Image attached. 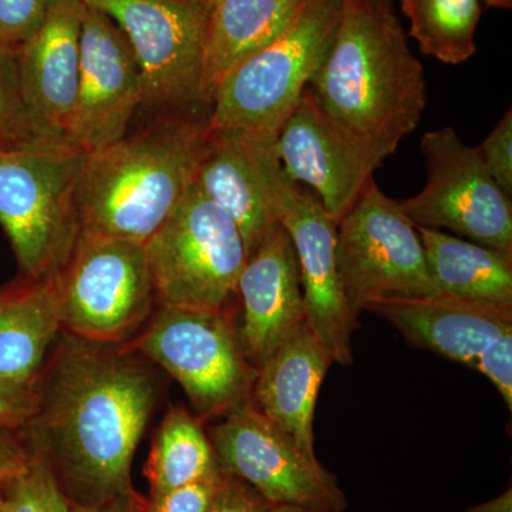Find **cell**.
I'll return each instance as SVG.
<instances>
[{
    "label": "cell",
    "mask_w": 512,
    "mask_h": 512,
    "mask_svg": "<svg viewBox=\"0 0 512 512\" xmlns=\"http://www.w3.org/2000/svg\"><path fill=\"white\" fill-rule=\"evenodd\" d=\"M150 360L126 345L60 333L35 383L37 410L18 436L76 507L136 493L134 453L160 399Z\"/></svg>",
    "instance_id": "1"
},
{
    "label": "cell",
    "mask_w": 512,
    "mask_h": 512,
    "mask_svg": "<svg viewBox=\"0 0 512 512\" xmlns=\"http://www.w3.org/2000/svg\"><path fill=\"white\" fill-rule=\"evenodd\" d=\"M308 87L335 126L377 163L396 153L426 111L427 83L393 0H343Z\"/></svg>",
    "instance_id": "2"
},
{
    "label": "cell",
    "mask_w": 512,
    "mask_h": 512,
    "mask_svg": "<svg viewBox=\"0 0 512 512\" xmlns=\"http://www.w3.org/2000/svg\"><path fill=\"white\" fill-rule=\"evenodd\" d=\"M208 116H164L86 154L79 185L82 235L146 245L188 191Z\"/></svg>",
    "instance_id": "3"
},
{
    "label": "cell",
    "mask_w": 512,
    "mask_h": 512,
    "mask_svg": "<svg viewBox=\"0 0 512 512\" xmlns=\"http://www.w3.org/2000/svg\"><path fill=\"white\" fill-rule=\"evenodd\" d=\"M342 6L343 0H305L278 39L215 87L208 131L278 137L328 52Z\"/></svg>",
    "instance_id": "4"
},
{
    "label": "cell",
    "mask_w": 512,
    "mask_h": 512,
    "mask_svg": "<svg viewBox=\"0 0 512 512\" xmlns=\"http://www.w3.org/2000/svg\"><path fill=\"white\" fill-rule=\"evenodd\" d=\"M84 158L74 148L0 150V225L20 275L55 279L72 258Z\"/></svg>",
    "instance_id": "5"
},
{
    "label": "cell",
    "mask_w": 512,
    "mask_h": 512,
    "mask_svg": "<svg viewBox=\"0 0 512 512\" xmlns=\"http://www.w3.org/2000/svg\"><path fill=\"white\" fill-rule=\"evenodd\" d=\"M126 35L143 77L137 116H210L205 92V37L211 9L204 0H83Z\"/></svg>",
    "instance_id": "6"
},
{
    "label": "cell",
    "mask_w": 512,
    "mask_h": 512,
    "mask_svg": "<svg viewBox=\"0 0 512 512\" xmlns=\"http://www.w3.org/2000/svg\"><path fill=\"white\" fill-rule=\"evenodd\" d=\"M146 251L158 306L231 311L247 249L235 222L195 178Z\"/></svg>",
    "instance_id": "7"
},
{
    "label": "cell",
    "mask_w": 512,
    "mask_h": 512,
    "mask_svg": "<svg viewBox=\"0 0 512 512\" xmlns=\"http://www.w3.org/2000/svg\"><path fill=\"white\" fill-rule=\"evenodd\" d=\"M276 222L288 232L299 271L306 323L340 366L353 363L352 336L359 328L340 286L336 266L338 224L318 198L305 194L285 174L276 151V138L241 133Z\"/></svg>",
    "instance_id": "8"
},
{
    "label": "cell",
    "mask_w": 512,
    "mask_h": 512,
    "mask_svg": "<svg viewBox=\"0 0 512 512\" xmlns=\"http://www.w3.org/2000/svg\"><path fill=\"white\" fill-rule=\"evenodd\" d=\"M124 345L177 380L201 421L251 399L258 370L242 352L232 311L160 306Z\"/></svg>",
    "instance_id": "9"
},
{
    "label": "cell",
    "mask_w": 512,
    "mask_h": 512,
    "mask_svg": "<svg viewBox=\"0 0 512 512\" xmlns=\"http://www.w3.org/2000/svg\"><path fill=\"white\" fill-rule=\"evenodd\" d=\"M63 332L90 342L123 345L157 302L146 245L82 235L55 278Z\"/></svg>",
    "instance_id": "10"
},
{
    "label": "cell",
    "mask_w": 512,
    "mask_h": 512,
    "mask_svg": "<svg viewBox=\"0 0 512 512\" xmlns=\"http://www.w3.org/2000/svg\"><path fill=\"white\" fill-rule=\"evenodd\" d=\"M336 266L346 303L357 318L379 299L439 293L416 225L375 178L338 224Z\"/></svg>",
    "instance_id": "11"
},
{
    "label": "cell",
    "mask_w": 512,
    "mask_h": 512,
    "mask_svg": "<svg viewBox=\"0 0 512 512\" xmlns=\"http://www.w3.org/2000/svg\"><path fill=\"white\" fill-rule=\"evenodd\" d=\"M427 180L423 190L399 201L416 227L450 229L471 242L512 254V201L493 180L477 147L453 127L421 138Z\"/></svg>",
    "instance_id": "12"
},
{
    "label": "cell",
    "mask_w": 512,
    "mask_h": 512,
    "mask_svg": "<svg viewBox=\"0 0 512 512\" xmlns=\"http://www.w3.org/2000/svg\"><path fill=\"white\" fill-rule=\"evenodd\" d=\"M222 474L251 485L271 504H292L329 512H345L348 497L338 477L299 448L272 423L252 399L229 410L210 433Z\"/></svg>",
    "instance_id": "13"
},
{
    "label": "cell",
    "mask_w": 512,
    "mask_h": 512,
    "mask_svg": "<svg viewBox=\"0 0 512 512\" xmlns=\"http://www.w3.org/2000/svg\"><path fill=\"white\" fill-rule=\"evenodd\" d=\"M143 101V77L123 30L87 6L80 33L79 83L69 144L94 153L130 131Z\"/></svg>",
    "instance_id": "14"
},
{
    "label": "cell",
    "mask_w": 512,
    "mask_h": 512,
    "mask_svg": "<svg viewBox=\"0 0 512 512\" xmlns=\"http://www.w3.org/2000/svg\"><path fill=\"white\" fill-rule=\"evenodd\" d=\"M276 151L285 174L311 185L336 224L382 167L335 126L309 87L282 124Z\"/></svg>",
    "instance_id": "15"
},
{
    "label": "cell",
    "mask_w": 512,
    "mask_h": 512,
    "mask_svg": "<svg viewBox=\"0 0 512 512\" xmlns=\"http://www.w3.org/2000/svg\"><path fill=\"white\" fill-rule=\"evenodd\" d=\"M83 0H49L46 18L18 52L23 101L37 136L49 148L69 144L77 83Z\"/></svg>",
    "instance_id": "16"
},
{
    "label": "cell",
    "mask_w": 512,
    "mask_h": 512,
    "mask_svg": "<svg viewBox=\"0 0 512 512\" xmlns=\"http://www.w3.org/2000/svg\"><path fill=\"white\" fill-rule=\"evenodd\" d=\"M238 298L239 343L249 365L259 370L306 325L298 258L281 225L249 256L239 276Z\"/></svg>",
    "instance_id": "17"
},
{
    "label": "cell",
    "mask_w": 512,
    "mask_h": 512,
    "mask_svg": "<svg viewBox=\"0 0 512 512\" xmlns=\"http://www.w3.org/2000/svg\"><path fill=\"white\" fill-rule=\"evenodd\" d=\"M365 311L382 316L413 346L470 367L491 340L512 329V308L441 292L426 298L379 299Z\"/></svg>",
    "instance_id": "18"
},
{
    "label": "cell",
    "mask_w": 512,
    "mask_h": 512,
    "mask_svg": "<svg viewBox=\"0 0 512 512\" xmlns=\"http://www.w3.org/2000/svg\"><path fill=\"white\" fill-rule=\"evenodd\" d=\"M332 363L329 350L306 323L258 370L251 394L255 406L315 460L316 400Z\"/></svg>",
    "instance_id": "19"
},
{
    "label": "cell",
    "mask_w": 512,
    "mask_h": 512,
    "mask_svg": "<svg viewBox=\"0 0 512 512\" xmlns=\"http://www.w3.org/2000/svg\"><path fill=\"white\" fill-rule=\"evenodd\" d=\"M62 332L55 279L0 286V380L35 387Z\"/></svg>",
    "instance_id": "20"
},
{
    "label": "cell",
    "mask_w": 512,
    "mask_h": 512,
    "mask_svg": "<svg viewBox=\"0 0 512 512\" xmlns=\"http://www.w3.org/2000/svg\"><path fill=\"white\" fill-rule=\"evenodd\" d=\"M195 183L232 218L244 239L248 258L252 256L278 222L245 137L235 131H208Z\"/></svg>",
    "instance_id": "21"
},
{
    "label": "cell",
    "mask_w": 512,
    "mask_h": 512,
    "mask_svg": "<svg viewBox=\"0 0 512 512\" xmlns=\"http://www.w3.org/2000/svg\"><path fill=\"white\" fill-rule=\"evenodd\" d=\"M305 0H221L208 19L204 84L212 103L215 87L232 69L282 35Z\"/></svg>",
    "instance_id": "22"
},
{
    "label": "cell",
    "mask_w": 512,
    "mask_h": 512,
    "mask_svg": "<svg viewBox=\"0 0 512 512\" xmlns=\"http://www.w3.org/2000/svg\"><path fill=\"white\" fill-rule=\"evenodd\" d=\"M416 229L439 292L512 308V254L437 229Z\"/></svg>",
    "instance_id": "23"
},
{
    "label": "cell",
    "mask_w": 512,
    "mask_h": 512,
    "mask_svg": "<svg viewBox=\"0 0 512 512\" xmlns=\"http://www.w3.org/2000/svg\"><path fill=\"white\" fill-rule=\"evenodd\" d=\"M220 474L214 448L202 429L201 420L184 407L168 410L154 434L148 456L147 500H156L184 485Z\"/></svg>",
    "instance_id": "24"
},
{
    "label": "cell",
    "mask_w": 512,
    "mask_h": 512,
    "mask_svg": "<svg viewBox=\"0 0 512 512\" xmlns=\"http://www.w3.org/2000/svg\"><path fill=\"white\" fill-rule=\"evenodd\" d=\"M409 19V35L423 55L446 64H461L476 55L480 0H400Z\"/></svg>",
    "instance_id": "25"
},
{
    "label": "cell",
    "mask_w": 512,
    "mask_h": 512,
    "mask_svg": "<svg viewBox=\"0 0 512 512\" xmlns=\"http://www.w3.org/2000/svg\"><path fill=\"white\" fill-rule=\"evenodd\" d=\"M49 148L37 136L20 89L18 52L0 46V150Z\"/></svg>",
    "instance_id": "26"
},
{
    "label": "cell",
    "mask_w": 512,
    "mask_h": 512,
    "mask_svg": "<svg viewBox=\"0 0 512 512\" xmlns=\"http://www.w3.org/2000/svg\"><path fill=\"white\" fill-rule=\"evenodd\" d=\"M0 495L8 512H73L50 468L33 454L25 471L0 481Z\"/></svg>",
    "instance_id": "27"
},
{
    "label": "cell",
    "mask_w": 512,
    "mask_h": 512,
    "mask_svg": "<svg viewBox=\"0 0 512 512\" xmlns=\"http://www.w3.org/2000/svg\"><path fill=\"white\" fill-rule=\"evenodd\" d=\"M49 0H0V46L19 52L46 18Z\"/></svg>",
    "instance_id": "28"
},
{
    "label": "cell",
    "mask_w": 512,
    "mask_h": 512,
    "mask_svg": "<svg viewBox=\"0 0 512 512\" xmlns=\"http://www.w3.org/2000/svg\"><path fill=\"white\" fill-rule=\"evenodd\" d=\"M481 160L498 187L512 197V111H505L497 126L477 147Z\"/></svg>",
    "instance_id": "29"
},
{
    "label": "cell",
    "mask_w": 512,
    "mask_h": 512,
    "mask_svg": "<svg viewBox=\"0 0 512 512\" xmlns=\"http://www.w3.org/2000/svg\"><path fill=\"white\" fill-rule=\"evenodd\" d=\"M471 367L497 387L508 410H512V329L491 340Z\"/></svg>",
    "instance_id": "30"
},
{
    "label": "cell",
    "mask_w": 512,
    "mask_h": 512,
    "mask_svg": "<svg viewBox=\"0 0 512 512\" xmlns=\"http://www.w3.org/2000/svg\"><path fill=\"white\" fill-rule=\"evenodd\" d=\"M222 476L224 474L195 481L156 500L146 498V512H207L220 488Z\"/></svg>",
    "instance_id": "31"
},
{
    "label": "cell",
    "mask_w": 512,
    "mask_h": 512,
    "mask_svg": "<svg viewBox=\"0 0 512 512\" xmlns=\"http://www.w3.org/2000/svg\"><path fill=\"white\" fill-rule=\"evenodd\" d=\"M35 387L0 380V430L18 434L36 414Z\"/></svg>",
    "instance_id": "32"
},
{
    "label": "cell",
    "mask_w": 512,
    "mask_h": 512,
    "mask_svg": "<svg viewBox=\"0 0 512 512\" xmlns=\"http://www.w3.org/2000/svg\"><path fill=\"white\" fill-rule=\"evenodd\" d=\"M272 505L245 481L224 474L207 512H266Z\"/></svg>",
    "instance_id": "33"
},
{
    "label": "cell",
    "mask_w": 512,
    "mask_h": 512,
    "mask_svg": "<svg viewBox=\"0 0 512 512\" xmlns=\"http://www.w3.org/2000/svg\"><path fill=\"white\" fill-rule=\"evenodd\" d=\"M29 460L28 447L18 434L0 430V481L25 471Z\"/></svg>",
    "instance_id": "34"
},
{
    "label": "cell",
    "mask_w": 512,
    "mask_h": 512,
    "mask_svg": "<svg viewBox=\"0 0 512 512\" xmlns=\"http://www.w3.org/2000/svg\"><path fill=\"white\" fill-rule=\"evenodd\" d=\"M146 498L134 493L124 497L114 498L107 503L93 505V507H76L72 505L73 512H146Z\"/></svg>",
    "instance_id": "35"
},
{
    "label": "cell",
    "mask_w": 512,
    "mask_h": 512,
    "mask_svg": "<svg viewBox=\"0 0 512 512\" xmlns=\"http://www.w3.org/2000/svg\"><path fill=\"white\" fill-rule=\"evenodd\" d=\"M463 512H512V488L508 487L493 500L474 505Z\"/></svg>",
    "instance_id": "36"
},
{
    "label": "cell",
    "mask_w": 512,
    "mask_h": 512,
    "mask_svg": "<svg viewBox=\"0 0 512 512\" xmlns=\"http://www.w3.org/2000/svg\"><path fill=\"white\" fill-rule=\"evenodd\" d=\"M266 512H329L322 510H313V508L301 507V505L275 504Z\"/></svg>",
    "instance_id": "37"
},
{
    "label": "cell",
    "mask_w": 512,
    "mask_h": 512,
    "mask_svg": "<svg viewBox=\"0 0 512 512\" xmlns=\"http://www.w3.org/2000/svg\"><path fill=\"white\" fill-rule=\"evenodd\" d=\"M488 8L511 9L512 0H484Z\"/></svg>",
    "instance_id": "38"
},
{
    "label": "cell",
    "mask_w": 512,
    "mask_h": 512,
    "mask_svg": "<svg viewBox=\"0 0 512 512\" xmlns=\"http://www.w3.org/2000/svg\"><path fill=\"white\" fill-rule=\"evenodd\" d=\"M205 2V5L208 6V8L212 9L214 8L215 5H217V3H220L221 0H204Z\"/></svg>",
    "instance_id": "39"
},
{
    "label": "cell",
    "mask_w": 512,
    "mask_h": 512,
    "mask_svg": "<svg viewBox=\"0 0 512 512\" xmlns=\"http://www.w3.org/2000/svg\"><path fill=\"white\" fill-rule=\"evenodd\" d=\"M0 512H8V510L5 508V505H3L2 495H0Z\"/></svg>",
    "instance_id": "40"
}]
</instances>
